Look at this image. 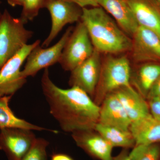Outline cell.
<instances>
[{"mask_svg":"<svg viewBox=\"0 0 160 160\" xmlns=\"http://www.w3.org/2000/svg\"><path fill=\"white\" fill-rule=\"evenodd\" d=\"M153 98H160V77L152 87L147 97L148 99Z\"/></svg>","mask_w":160,"mask_h":160,"instance_id":"cell-26","label":"cell"},{"mask_svg":"<svg viewBox=\"0 0 160 160\" xmlns=\"http://www.w3.org/2000/svg\"><path fill=\"white\" fill-rule=\"evenodd\" d=\"M73 29L69 27L60 39L53 46L44 47L38 45L32 49L26 59V65L22 70L23 77L27 79L34 77L42 69L48 68L58 63L62 52Z\"/></svg>","mask_w":160,"mask_h":160,"instance_id":"cell-7","label":"cell"},{"mask_svg":"<svg viewBox=\"0 0 160 160\" xmlns=\"http://www.w3.org/2000/svg\"><path fill=\"white\" fill-rule=\"evenodd\" d=\"M80 21L84 24L94 49L100 53L130 52L131 38L100 6L84 8Z\"/></svg>","mask_w":160,"mask_h":160,"instance_id":"cell-2","label":"cell"},{"mask_svg":"<svg viewBox=\"0 0 160 160\" xmlns=\"http://www.w3.org/2000/svg\"><path fill=\"white\" fill-rule=\"evenodd\" d=\"M12 96L0 97V129L7 127H16L30 129L33 131L47 130L56 133L55 130L46 129L32 124L26 120L18 118L9 106V101Z\"/></svg>","mask_w":160,"mask_h":160,"instance_id":"cell-19","label":"cell"},{"mask_svg":"<svg viewBox=\"0 0 160 160\" xmlns=\"http://www.w3.org/2000/svg\"><path fill=\"white\" fill-rule=\"evenodd\" d=\"M129 156L131 160H160V146L158 143L135 145Z\"/></svg>","mask_w":160,"mask_h":160,"instance_id":"cell-21","label":"cell"},{"mask_svg":"<svg viewBox=\"0 0 160 160\" xmlns=\"http://www.w3.org/2000/svg\"><path fill=\"white\" fill-rule=\"evenodd\" d=\"M2 12L0 10V20H1V18H2Z\"/></svg>","mask_w":160,"mask_h":160,"instance_id":"cell-32","label":"cell"},{"mask_svg":"<svg viewBox=\"0 0 160 160\" xmlns=\"http://www.w3.org/2000/svg\"><path fill=\"white\" fill-rule=\"evenodd\" d=\"M45 8L50 13L52 25L50 32L42 46L48 47L66 25L80 22L82 8L64 0H53Z\"/></svg>","mask_w":160,"mask_h":160,"instance_id":"cell-9","label":"cell"},{"mask_svg":"<svg viewBox=\"0 0 160 160\" xmlns=\"http://www.w3.org/2000/svg\"><path fill=\"white\" fill-rule=\"evenodd\" d=\"M132 70L128 58L109 56L102 61L99 78L92 100L100 106L105 98L116 89L131 86Z\"/></svg>","mask_w":160,"mask_h":160,"instance_id":"cell-3","label":"cell"},{"mask_svg":"<svg viewBox=\"0 0 160 160\" xmlns=\"http://www.w3.org/2000/svg\"><path fill=\"white\" fill-rule=\"evenodd\" d=\"M94 129L113 147H119L129 149L133 148L135 146L134 138L129 130L104 126L99 123Z\"/></svg>","mask_w":160,"mask_h":160,"instance_id":"cell-20","label":"cell"},{"mask_svg":"<svg viewBox=\"0 0 160 160\" xmlns=\"http://www.w3.org/2000/svg\"><path fill=\"white\" fill-rule=\"evenodd\" d=\"M41 87L50 114L63 131L72 133L95 129L100 107L86 92L77 87L60 88L51 80L48 68L44 69Z\"/></svg>","mask_w":160,"mask_h":160,"instance_id":"cell-1","label":"cell"},{"mask_svg":"<svg viewBox=\"0 0 160 160\" xmlns=\"http://www.w3.org/2000/svg\"><path fill=\"white\" fill-rule=\"evenodd\" d=\"M99 6L111 15L123 31L132 38L139 27L127 0H96Z\"/></svg>","mask_w":160,"mask_h":160,"instance_id":"cell-14","label":"cell"},{"mask_svg":"<svg viewBox=\"0 0 160 160\" xmlns=\"http://www.w3.org/2000/svg\"><path fill=\"white\" fill-rule=\"evenodd\" d=\"M20 18L12 16L5 9L0 20V69L15 55L33 36V32L25 27Z\"/></svg>","mask_w":160,"mask_h":160,"instance_id":"cell-4","label":"cell"},{"mask_svg":"<svg viewBox=\"0 0 160 160\" xmlns=\"http://www.w3.org/2000/svg\"><path fill=\"white\" fill-rule=\"evenodd\" d=\"M99 124L124 130H129L131 121L114 92L108 94L99 106Z\"/></svg>","mask_w":160,"mask_h":160,"instance_id":"cell-13","label":"cell"},{"mask_svg":"<svg viewBox=\"0 0 160 160\" xmlns=\"http://www.w3.org/2000/svg\"><path fill=\"white\" fill-rule=\"evenodd\" d=\"M77 5L80 8H88V6L92 7L99 6L96 0H64Z\"/></svg>","mask_w":160,"mask_h":160,"instance_id":"cell-25","label":"cell"},{"mask_svg":"<svg viewBox=\"0 0 160 160\" xmlns=\"http://www.w3.org/2000/svg\"><path fill=\"white\" fill-rule=\"evenodd\" d=\"M101 53L95 49L86 61L70 72L69 84L70 87H77L86 92L93 98L99 78L102 61Z\"/></svg>","mask_w":160,"mask_h":160,"instance_id":"cell-10","label":"cell"},{"mask_svg":"<svg viewBox=\"0 0 160 160\" xmlns=\"http://www.w3.org/2000/svg\"><path fill=\"white\" fill-rule=\"evenodd\" d=\"M23 0H6L7 3L12 7L16 6H22Z\"/></svg>","mask_w":160,"mask_h":160,"instance_id":"cell-29","label":"cell"},{"mask_svg":"<svg viewBox=\"0 0 160 160\" xmlns=\"http://www.w3.org/2000/svg\"><path fill=\"white\" fill-rule=\"evenodd\" d=\"M129 130L134 138L135 145L160 142V121L151 114L132 122Z\"/></svg>","mask_w":160,"mask_h":160,"instance_id":"cell-17","label":"cell"},{"mask_svg":"<svg viewBox=\"0 0 160 160\" xmlns=\"http://www.w3.org/2000/svg\"><path fill=\"white\" fill-rule=\"evenodd\" d=\"M139 26L160 38V9L154 0H127Z\"/></svg>","mask_w":160,"mask_h":160,"instance_id":"cell-15","label":"cell"},{"mask_svg":"<svg viewBox=\"0 0 160 160\" xmlns=\"http://www.w3.org/2000/svg\"><path fill=\"white\" fill-rule=\"evenodd\" d=\"M94 50L86 26L80 21L67 40L58 63L64 70L71 72L90 57Z\"/></svg>","mask_w":160,"mask_h":160,"instance_id":"cell-5","label":"cell"},{"mask_svg":"<svg viewBox=\"0 0 160 160\" xmlns=\"http://www.w3.org/2000/svg\"><path fill=\"white\" fill-rule=\"evenodd\" d=\"M128 149H124L116 156L112 157V160H131Z\"/></svg>","mask_w":160,"mask_h":160,"instance_id":"cell-27","label":"cell"},{"mask_svg":"<svg viewBox=\"0 0 160 160\" xmlns=\"http://www.w3.org/2000/svg\"><path fill=\"white\" fill-rule=\"evenodd\" d=\"M49 142L43 138H36L22 160H47V148Z\"/></svg>","mask_w":160,"mask_h":160,"instance_id":"cell-22","label":"cell"},{"mask_svg":"<svg viewBox=\"0 0 160 160\" xmlns=\"http://www.w3.org/2000/svg\"><path fill=\"white\" fill-rule=\"evenodd\" d=\"M149 111L152 116L160 121V98H153L148 99Z\"/></svg>","mask_w":160,"mask_h":160,"instance_id":"cell-24","label":"cell"},{"mask_svg":"<svg viewBox=\"0 0 160 160\" xmlns=\"http://www.w3.org/2000/svg\"></svg>","mask_w":160,"mask_h":160,"instance_id":"cell-33","label":"cell"},{"mask_svg":"<svg viewBox=\"0 0 160 160\" xmlns=\"http://www.w3.org/2000/svg\"><path fill=\"white\" fill-rule=\"evenodd\" d=\"M40 43L38 40L27 44L0 69V97L13 95L26 84L27 80L22 76L21 67L32 50Z\"/></svg>","mask_w":160,"mask_h":160,"instance_id":"cell-6","label":"cell"},{"mask_svg":"<svg viewBox=\"0 0 160 160\" xmlns=\"http://www.w3.org/2000/svg\"><path fill=\"white\" fill-rule=\"evenodd\" d=\"M154 1L160 9V0H154Z\"/></svg>","mask_w":160,"mask_h":160,"instance_id":"cell-31","label":"cell"},{"mask_svg":"<svg viewBox=\"0 0 160 160\" xmlns=\"http://www.w3.org/2000/svg\"><path fill=\"white\" fill-rule=\"evenodd\" d=\"M51 160H74L66 154L62 153H54L52 155Z\"/></svg>","mask_w":160,"mask_h":160,"instance_id":"cell-28","label":"cell"},{"mask_svg":"<svg viewBox=\"0 0 160 160\" xmlns=\"http://www.w3.org/2000/svg\"><path fill=\"white\" fill-rule=\"evenodd\" d=\"M130 52L137 63H160V38L154 32L139 26L132 37Z\"/></svg>","mask_w":160,"mask_h":160,"instance_id":"cell-11","label":"cell"},{"mask_svg":"<svg viewBox=\"0 0 160 160\" xmlns=\"http://www.w3.org/2000/svg\"><path fill=\"white\" fill-rule=\"evenodd\" d=\"M43 0H23L22 11L20 18L27 23L32 21L43 8Z\"/></svg>","mask_w":160,"mask_h":160,"instance_id":"cell-23","label":"cell"},{"mask_svg":"<svg viewBox=\"0 0 160 160\" xmlns=\"http://www.w3.org/2000/svg\"><path fill=\"white\" fill-rule=\"evenodd\" d=\"M52 1L53 0H43V8H45L46 5Z\"/></svg>","mask_w":160,"mask_h":160,"instance_id":"cell-30","label":"cell"},{"mask_svg":"<svg viewBox=\"0 0 160 160\" xmlns=\"http://www.w3.org/2000/svg\"><path fill=\"white\" fill-rule=\"evenodd\" d=\"M72 133L78 147L99 160H112V146L95 129L78 130Z\"/></svg>","mask_w":160,"mask_h":160,"instance_id":"cell-12","label":"cell"},{"mask_svg":"<svg viewBox=\"0 0 160 160\" xmlns=\"http://www.w3.org/2000/svg\"><path fill=\"white\" fill-rule=\"evenodd\" d=\"M33 130L7 127L0 129V149L5 152L8 160H22L34 142Z\"/></svg>","mask_w":160,"mask_h":160,"instance_id":"cell-8","label":"cell"},{"mask_svg":"<svg viewBox=\"0 0 160 160\" xmlns=\"http://www.w3.org/2000/svg\"><path fill=\"white\" fill-rule=\"evenodd\" d=\"M113 92L119 99L131 122L150 114L149 105L145 98L132 85L120 87Z\"/></svg>","mask_w":160,"mask_h":160,"instance_id":"cell-16","label":"cell"},{"mask_svg":"<svg viewBox=\"0 0 160 160\" xmlns=\"http://www.w3.org/2000/svg\"><path fill=\"white\" fill-rule=\"evenodd\" d=\"M160 77V63H145L138 67L133 73L131 72L130 83L146 98L152 87Z\"/></svg>","mask_w":160,"mask_h":160,"instance_id":"cell-18","label":"cell"}]
</instances>
